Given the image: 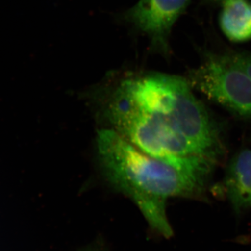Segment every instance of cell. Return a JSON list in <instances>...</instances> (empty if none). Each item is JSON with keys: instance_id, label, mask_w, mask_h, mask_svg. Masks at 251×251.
Wrapping results in <instances>:
<instances>
[{"instance_id": "cell-1", "label": "cell", "mask_w": 251, "mask_h": 251, "mask_svg": "<svg viewBox=\"0 0 251 251\" xmlns=\"http://www.w3.org/2000/svg\"><path fill=\"white\" fill-rule=\"evenodd\" d=\"M185 77L158 72H117L89 93L103 127L158 158L201 156L175 119Z\"/></svg>"}, {"instance_id": "cell-2", "label": "cell", "mask_w": 251, "mask_h": 251, "mask_svg": "<svg viewBox=\"0 0 251 251\" xmlns=\"http://www.w3.org/2000/svg\"><path fill=\"white\" fill-rule=\"evenodd\" d=\"M97 156L107 181L129 198L157 233L173 236L166 214L171 198L201 199L216 162L202 156H151L113 130L100 128Z\"/></svg>"}, {"instance_id": "cell-3", "label": "cell", "mask_w": 251, "mask_h": 251, "mask_svg": "<svg viewBox=\"0 0 251 251\" xmlns=\"http://www.w3.org/2000/svg\"><path fill=\"white\" fill-rule=\"evenodd\" d=\"M186 78L193 90L236 116L251 120V78L226 54L205 52Z\"/></svg>"}, {"instance_id": "cell-4", "label": "cell", "mask_w": 251, "mask_h": 251, "mask_svg": "<svg viewBox=\"0 0 251 251\" xmlns=\"http://www.w3.org/2000/svg\"><path fill=\"white\" fill-rule=\"evenodd\" d=\"M191 0H140L120 16L134 31L148 36L150 50L168 57L172 28Z\"/></svg>"}, {"instance_id": "cell-5", "label": "cell", "mask_w": 251, "mask_h": 251, "mask_svg": "<svg viewBox=\"0 0 251 251\" xmlns=\"http://www.w3.org/2000/svg\"><path fill=\"white\" fill-rule=\"evenodd\" d=\"M226 194L236 213L251 207V151L243 150L232 158L225 178Z\"/></svg>"}, {"instance_id": "cell-6", "label": "cell", "mask_w": 251, "mask_h": 251, "mask_svg": "<svg viewBox=\"0 0 251 251\" xmlns=\"http://www.w3.org/2000/svg\"><path fill=\"white\" fill-rule=\"evenodd\" d=\"M220 25L225 35L233 42L251 39V4L248 0H224Z\"/></svg>"}, {"instance_id": "cell-7", "label": "cell", "mask_w": 251, "mask_h": 251, "mask_svg": "<svg viewBox=\"0 0 251 251\" xmlns=\"http://www.w3.org/2000/svg\"><path fill=\"white\" fill-rule=\"evenodd\" d=\"M226 55L251 78V53L244 52H228Z\"/></svg>"}, {"instance_id": "cell-8", "label": "cell", "mask_w": 251, "mask_h": 251, "mask_svg": "<svg viewBox=\"0 0 251 251\" xmlns=\"http://www.w3.org/2000/svg\"><path fill=\"white\" fill-rule=\"evenodd\" d=\"M206 3H211V4H221L224 0H204Z\"/></svg>"}, {"instance_id": "cell-9", "label": "cell", "mask_w": 251, "mask_h": 251, "mask_svg": "<svg viewBox=\"0 0 251 251\" xmlns=\"http://www.w3.org/2000/svg\"><path fill=\"white\" fill-rule=\"evenodd\" d=\"M82 251H100L97 250V249H85V250H83Z\"/></svg>"}]
</instances>
